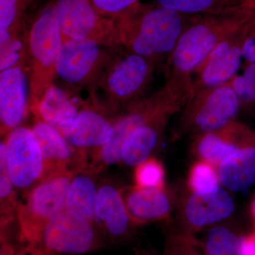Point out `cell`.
Returning <instances> with one entry per match:
<instances>
[{
    "instance_id": "6da1fadb",
    "label": "cell",
    "mask_w": 255,
    "mask_h": 255,
    "mask_svg": "<svg viewBox=\"0 0 255 255\" xmlns=\"http://www.w3.org/2000/svg\"><path fill=\"white\" fill-rule=\"evenodd\" d=\"M192 15L137 2L114 17L120 46L155 61L168 59Z\"/></svg>"
},
{
    "instance_id": "7a4b0ae2",
    "label": "cell",
    "mask_w": 255,
    "mask_h": 255,
    "mask_svg": "<svg viewBox=\"0 0 255 255\" xmlns=\"http://www.w3.org/2000/svg\"><path fill=\"white\" fill-rule=\"evenodd\" d=\"M167 78L164 86L157 92L128 106L114 117L113 137L90 157L88 170L100 175L110 166L121 163L122 145L135 128L162 111L182 110L193 93L192 77L171 75Z\"/></svg>"
},
{
    "instance_id": "3957f363",
    "label": "cell",
    "mask_w": 255,
    "mask_h": 255,
    "mask_svg": "<svg viewBox=\"0 0 255 255\" xmlns=\"http://www.w3.org/2000/svg\"><path fill=\"white\" fill-rule=\"evenodd\" d=\"M255 15V7L222 13L192 15L166 65L167 77L191 76L223 38Z\"/></svg>"
},
{
    "instance_id": "277c9868",
    "label": "cell",
    "mask_w": 255,
    "mask_h": 255,
    "mask_svg": "<svg viewBox=\"0 0 255 255\" xmlns=\"http://www.w3.org/2000/svg\"><path fill=\"white\" fill-rule=\"evenodd\" d=\"M25 38L30 72L29 107L34 114L57 76V60L64 41L55 3L40 11Z\"/></svg>"
},
{
    "instance_id": "5b68a950",
    "label": "cell",
    "mask_w": 255,
    "mask_h": 255,
    "mask_svg": "<svg viewBox=\"0 0 255 255\" xmlns=\"http://www.w3.org/2000/svg\"><path fill=\"white\" fill-rule=\"evenodd\" d=\"M78 171H62L42 178L26 191L18 202V233L25 245L36 246L43 228L65 211L67 194L73 176Z\"/></svg>"
},
{
    "instance_id": "8992f818",
    "label": "cell",
    "mask_w": 255,
    "mask_h": 255,
    "mask_svg": "<svg viewBox=\"0 0 255 255\" xmlns=\"http://www.w3.org/2000/svg\"><path fill=\"white\" fill-rule=\"evenodd\" d=\"M156 64L124 48L118 51L97 88L105 97V112L114 117L128 106L140 100L153 78Z\"/></svg>"
},
{
    "instance_id": "52a82bcc",
    "label": "cell",
    "mask_w": 255,
    "mask_h": 255,
    "mask_svg": "<svg viewBox=\"0 0 255 255\" xmlns=\"http://www.w3.org/2000/svg\"><path fill=\"white\" fill-rule=\"evenodd\" d=\"M121 48L86 38H68L63 41L57 60V76L76 88L88 89L95 103L101 79Z\"/></svg>"
},
{
    "instance_id": "ba28073f",
    "label": "cell",
    "mask_w": 255,
    "mask_h": 255,
    "mask_svg": "<svg viewBox=\"0 0 255 255\" xmlns=\"http://www.w3.org/2000/svg\"><path fill=\"white\" fill-rule=\"evenodd\" d=\"M241 106L229 83L193 92L182 109L179 130L199 136L218 130L235 120Z\"/></svg>"
},
{
    "instance_id": "9c48e42d",
    "label": "cell",
    "mask_w": 255,
    "mask_h": 255,
    "mask_svg": "<svg viewBox=\"0 0 255 255\" xmlns=\"http://www.w3.org/2000/svg\"><path fill=\"white\" fill-rule=\"evenodd\" d=\"M108 246L95 223L65 210L47 223L33 248L46 255H81Z\"/></svg>"
},
{
    "instance_id": "30bf717a",
    "label": "cell",
    "mask_w": 255,
    "mask_h": 255,
    "mask_svg": "<svg viewBox=\"0 0 255 255\" xmlns=\"http://www.w3.org/2000/svg\"><path fill=\"white\" fill-rule=\"evenodd\" d=\"M55 4L64 41L86 38L106 46L122 47L115 19L99 14L90 0H56Z\"/></svg>"
},
{
    "instance_id": "8fae6325",
    "label": "cell",
    "mask_w": 255,
    "mask_h": 255,
    "mask_svg": "<svg viewBox=\"0 0 255 255\" xmlns=\"http://www.w3.org/2000/svg\"><path fill=\"white\" fill-rule=\"evenodd\" d=\"M4 140L11 181L16 189L28 191L44 175L41 147L31 128L22 125L10 130Z\"/></svg>"
},
{
    "instance_id": "7c38bea8",
    "label": "cell",
    "mask_w": 255,
    "mask_h": 255,
    "mask_svg": "<svg viewBox=\"0 0 255 255\" xmlns=\"http://www.w3.org/2000/svg\"><path fill=\"white\" fill-rule=\"evenodd\" d=\"M251 19L225 37L211 52L196 72L197 77L193 79V92L221 86L237 75Z\"/></svg>"
},
{
    "instance_id": "4fadbf2b",
    "label": "cell",
    "mask_w": 255,
    "mask_h": 255,
    "mask_svg": "<svg viewBox=\"0 0 255 255\" xmlns=\"http://www.w3.org/2000/svg\"><path fill=\"white\" fill-rule=\"evenodd\" d=\"M122 189L111 178L100 180L95 224L109 246H118L130 241L137 226L128 212Z\"/></svg>"
},
{
    "instance_id": "5bb4252c",
    "label": "cell",
    "mask_w": 255,
    "mask_h": 255,
    "mask_svg": "<svg viewBox=\"0 0 255 255\" xmlns=\"http://www.w3.org/2000/svg\"><path fill=\"white\" fill-rule=\"evenodd\" d=\"M73 147L89 159L110 142L114 135V118L102 110L85 107L60 130Z\"/></svg>"
},
{
    "instance_id": "9a60e30c",
    "label": "cell",
    "mask_w": 255,
    "mask_h": 255,
    "mask_svg": "<svg viewBox=\"0 0 255 255\" xmlns=\"http://www.w3.org/2000/svg\"><path fill=\"white\" fill-rule=\"evenodd\" d=\"M191 192L181 207V224L184 232L193 235L208 226L227 219L234 211L232 196L220 187L209 192Z\"/></svg>"
},
{
    "instance_id": "2e32d148",
    "label": "cell",
    "mask_w": 255,
    "mask_h": 255,
    "mask_svg": "<svg viewBox=\"0 0 255 255\" xmlns=\"http://www.w3.org/2000/svg\"><path fill=\"white\" fill-rule=\"evenodd\" d=\"M31 130L44 160L43 177L62 171L87 168V156L70 145L58 129L41 119H35Z\"/></svg>"
},
{
    "instance_id": "e0dca14e",
    "label": "cell",
    "mask_w": 255,
    "mask_h": 255,
    "mask_svg": "<svg viewBox=\"0 0 255 255\" xmlns=\"http://www.w3.org/2000/svg\"><path fill=\"white\" fill-rule=\"evenodd\" d=\"M255 145V132L236 121L218 130L199 135L195 142L196 155L218 167L236 151Z\"/></svg>"
},
{
    "instance_id": "ac0fdd59",
    "label": "cell",
    "mask_w": 255,
    "mask_h": 255,
    "mask_svg": "<svg viewBox=\"0 0 255 255\" xmlns=\"http://www.w3.org/2000/svg\"><path fill=\"white\" fill-rule=\"evenodd\" d=\"M177 111H162L135 128L124 140L121 150V163L137 167L150 157L162 140L170 117Z\"/></svg>"
},
{
    "instance_id": "d6986e66",
    "label": "cell",
    "mask_w": 255,
    "mask_h": 255,
    "mask_svg": "<svg viewBox=\"0 0 255 255\" xmlns=\"http://www.w3.org/2000/svg\"><path fill=\"white\" fill-rule=\"evenodd\" d=\"M26 79L24 70L14 67L0 73L1 136L22 123L26 114Z\"/></svg>"
},
{
    "instance_id": "ffe728a7",
    "label": "cell",
    "mask_w": 255,
    "mask_h": 255,
    "mask_svg": "<svg viewBox=\"0 0 255 255\" xmlns=\"http://www.w3.org/2000/svg\"><path fill=\"white\" fill-rule=\"evenodd\" d=\"M129 216L136 226L167 219L172 202L165 188L134 187L122 189Z\"/></svg>"
},
{
    "instance_id": "44dd1931",
    "label": "cell",
    "mask_w": 255,
    "mask_h": 255,
    "mask_svg": "<svg viewBox=\"0 0 255 255\" xmlns=\"http://www.w3.org/2000/svg\"><path fill=\"white\" fill-rule=\"evenodd\" d=\"M98 176L87 169L76 172L70 182L65 204L66 211L78 214L95 224L100 187Z\"/></svg>"
},
{
    "instance_id": "7402d4cb",
    "label": "cell",
    "mask_w": 255,
    "mask_h": 255,
    "mask_svg": "<svg viewBox=\"0 0 255 255\" xmlns=\"http://www.w3.org/2000/svg\"><path fill=\"white\" fill-rule=\"evenodd\" d=\"M221 184L232 191H243L255 183V145L228 156L218 166Z\"/></svg>"
},
{
    "instance_id": "603a6c76",
    "label": "cell",
    "mask_w": 255,
    "mask_h": 255,
    "mask_svg": "<svg viewBox=\"0 0 255 255\" xmlns=\"http://www.w3.org/2000/svg\"><path fill=\"white\" fill-rule=\"evenodd\" d=\"M78 105L63 89L51 85L45 92L34 114L35 119H41L59 130L70 123L79 112Z\"/></svg>"
},
{
    "instance_id": "cb8c5ba5",
    "label": "cell",
    "mask_w": 255,
    "mask_h": 255,
    "mask_svg": "<svg viewBox=\"0 0 255 255\" xmlns=\"http://www.w3.org/2000/svg\"><path fill=\"white\" fill-rule=\"evenodd\" d=\"M156 2L187 15L222 14L255 7V0H156Z\"/></svg>"
},
{
    "instance_id": "d4e9b609",
    "label": "cell",
    "mask_w": 255,
    "mask_h": 255,
    "mask_svg": "<svg viewBox=\"0 0 255 255\" xmlns=\"http://www.w3.org/2000/svg\"><path fill=\"white\" fill-rule=\"evenodd\" d=\"M15 186L10 177L6 162V144L0 142V221L1 230L9 227L17 220V208L19 200L16 196Z\"/></svg>"
},
{
    "instance_id": "484cf974",
    "label": "cell",
    "mask_w": 255,
    "mask_h": 255,
    "mask_svg": "<svg viewBox=\"0 0 255 255\" xmlns=\"http://www.w3.org/2000/svg\"><path fill=\"white\" fill-rule=\"evenodd\" d=\"M21 27L0 31V71L14 67L28 68L25 33Z\"/></svg>"
},
{
    "instance_id": "4316f807",
    "label": "cell",
    "mask_w": 255,
    "mask_h": 255,
    "mask_svg": "<svg viewBox=\"0 0 255 255\" xmlns=\"http://www.w3.org/2000/svg\"><path fill=\"white\" fill-rule=\"evenodd\" d=\"M245 241L246 236L219 226L209 229L201 243L207 255H245Z\"/></svg>"
},
{
    "instance_id": "83f0119b",
    "label": "cell",
    "mask_w": 255,
    "mask_h": 255,
    "mask_svg": "<svg viewBox=\"0 0 255 255\" xmlns=\"http://www.w3.org/2000/svg\"><path fill=\"white\" fill-rule=\"evenodd\" d=\"M161 255H207L201 241L180 228H170L165 233Z\"/></svg>"
},
{
    "instance_id": "f1b7e54d",
    "label": "cell",
    "mask_w": 255,
    "mask_h": 255,
    "mask_svg": "<svg viewBox=\"0 0 255 255\" xmlns=\"http://www.w3.org/2000/svg\"><path fill=\"white\" fill-rule=\"evenodd\" d=\"M188 182L191 191L200 193L216 190L221 184L217 167L201 159L191 167Z\"/></svg>"
},
{
    "instance_id": "f546056e",
    "label": "cell",
    "mask_w": 255,
    "mask_h": 255,
    "mask_svg": "<svg viewBox=\"0 0 255 255\" xmlns=\"http://www.w3.org/2000/svg\"><path fill=\"white\" fill-rule=\"evenodd\" d=\"M135 186L142 188H164V170L162 164L150 157L135 167Z\"/></svg>"
},
{
    "instance_id": "4dcf8cb0",
    "label": "cell",
    "mask_w": 255,
    "mask_h": 255,
    "mask_svg": "<svg viewBox=\"0 0 255 255\" xmlns=\"http://www.w3.org/2000/svg\"><path fill=\"white\" fill-rule=\"evenodd\" d=\"M237 94L242 104H255V63H248L243 73L228 82Z\"/></svg>"
},
{
    "instance_id": "1f68e13d",
    "label": "cell",
    "mask_w": 255,
    "mask_h": 255,
    "mask_svg": "<svg viewBox=\"0 0 255 255\" xmlns=\"http://www.w3.org/2000/svg\"><path fill=\"white\" fill-rule=\"evenodd\" d=\"M99 14L114 18L139 2V0H90Z\"/></svg>"
},
{
    "instance_id": "d6a6232c",
    "label": "cell",
    "mask_w": 255,
    "mask_h": 255,
    "mask_svg": "<svg viewBox=\"0 0 255 255\" xmlns=\"http://www.w3.org/2000/svg\"><path fill=\"white\" fill-rule=\"evenodd\" d=\"M243 58L248 63H255V15L251 19L243 44Z\"/></svg>"
},
{
    "instance_id": "836d02e7",
    "label": "cell",
    "mask_w": 255,
    "mask_h": 255,
    "mask_svg": "<svg viewBox=\"0 0 255 255\" xmlns=\"http://www.w3.org/2000/svg\"><path fill=\"white\" fill-rule=\"evenodd\" d=\"M245 255H255V229L246 237Z\"/></svg>"
},
{
    "instance_id": "e575fe53",
    "label": "cell",
    "mask_w": 255,
    "mask_h": 255,
    "mask_svg": "<svg viewBox=\"0 0 255 255\" xmlns=\"http://www.w3.org/2000/svg\"><path fill=\"white\" fill-rule=\"evenodd\" d=\"M10 255H46L42 253L41 251L33 248V247L26 245L24 247L18 248L17 251Z\"/></svg>"
},
{
    "instance_id": "d590c367",
    "label": "cell",
    "mask_w": 255,
    "mask_h": 255,
    "mask_svg": "<svg viewBox=\"0 0 255 255\" xmlns=\"http://www.w3.org/2000/svg\"><path fill=\"white\" fill-rule=\"evenodd\" d=\"M133 255H158L155 251L150 250L143 249V248H137L134 251Z\"/></svg>"
},
{
    "instance_id": "8d00e7d4",
    "label": "cell",
    "mask_w": 255,
    "mask_h": 255,
    "mask_svg": "<svg viewBox=\"0 0 255 255\" xmlns=\"http://www.w3.org/2000/svg\"><path fill=\"white\" fill-rule=\"evenodd\" d=\"M252 211H253V216H254L255 219V200L254 201V203H253V209H252Z\"/></svg>"
},
{
    "instance_id": "74e56055",
    "label": "cell",
    "mask_w": 255,
    "mask_h": 255,
    "mask_svg": "<svg viewBox=\"0 0 255 255\" xmlns=\"http://www.w3.org/2000/svg\"></svg>"
}]
</instances>
